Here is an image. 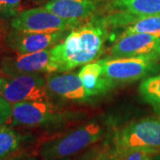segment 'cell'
Here are the masks:
<instances>
[{"label":"cell","instance_id":"obj_24","mask_svg":"<svg viewBox=\"0 0 160 160\" xmlns=\"http://www.w3.org/2000/svg\"><path fill=\"white\" fill-rule=\"evenodd\" d=\"M13 160H36L33 158H17V159H13Z\"/></svg>","mask_w":160,"mask_h":160},{"label":"cell","instance_id":"obj_26","mask_svg":"<svg viewBox=\"0 0 160 160\" xmlns=\"http://www.w3.org/2000/svg\"><path fill=\"white\" fill-rule=\"evenodd\" d=\"M4 81H5V78H2V77H0V88H1V86H2V85H3Z\"/></svg>","mask_w":160,"mask_h":160},{"label":"cell","instance_id":"obj_19","mask_svg":"<svg viewBox=\"0 0 160 160\" xmlns=\"http://www.w3.org/2000/svg\"><path fill=\"white\" fill-rule=\"evenodd\" d=\"M159 151L160 150L147 149H131L121 150L122 160H153L155 155L158 153Z\"/></svg>","mask_w":160,"mask_h":160},{"label":"cell","instance_id":"obj_6","mask_svg":"<svg viewBox=\"0 0 160 160\" xmlns=\"http://www.w3.org/2000/svg\"><path fill=\"white\" fill-rule=\"evenodd\" d=\"M84 22V21L60 17L42 6L20 12L12 19L11 27L29 32L71 31Z\"/></svg>","mask_w":160,"mask_h":160},{"label":"cell","instance_id":"obj_13","mask_svg":"<svg viewBox=\"0 0 160 160\" xmlns=\"http://www.w3.org/2000/svg\"><path fill=\"white\" fill-rule=\"evenodd\" d=\"M89 98L104 94L116 85L107 78L102 72V65L98 60L96 62L85 64L78 73Z\"/></svg>","mask_w":160,"mask_h":160},{"label":"cell","instance_id":"obj_9","mask_svg":"<svg viewBox=\"0 0 160 160\" xmlns=\"http://www.w3.org/2000/svg\"><path fill=\"white\" fill-rule=\"evenodd\" d=\"M69 31L29 32L12 29L6 36V45L16 54L37 52L52 48L63 40Z\"/></svg>","mask_w":160,"mask_h":160},{"label":"cell","instance_id":"obj_8","mask_svg":"<svg viewBox=\"0 0 160 160\" xmlns=\"http://www.w3.org/2000/svg\"><path fill=\"white\" fill-rule=\"evenodd\" d=\"M2 69L8 77L23 74H42L57 72L52 62L51 48L37 52L16 54L3 59Z\"/></svg>","mask_w":160,"mask_h":160},{"label":"cell","instance_id":"obj_15","mask_svg":"<svg viewBox=\"0 0 160 160\" xmlns=\"http://www.w3.org/2000/svg\"><path fill=\"white\" fill-rule=\"evenodd\" d=\"M22 136L8 125L0 126V160H8L17 152Z\"/></svg>","mask_w":160,"mask_h":160},{"label":"cell","instance_id":"obj_10","mask_svg":"<svg viewBox=\"0 0 160 160\" xmlns=\"http://www.w3.org/2000/svg\"><path fill=\"white\" fill-rule=\"evenodd\" d=\"M113 57H149L160 59V37L134 33L121 35L110 48Z\"/></svg>","mask_w":160,"mask_h":160},{"label":"cell","instance_id":"obj_11","mask_svg":"<svg viewBox=\"0 0 160 160\" xmlns=\"http://www.w3.org/2000/svg\"><path fill=\"white\" fill-rule=\"evenodd\" d=\"M46 87L52 96L55 95L67 101L84 102L90 99L82 80L76 73L48 75Z\"/></svg>","mask_w":160,"mask_h":160},{"label":"cell","instance_id":"obj_3","mask_svg":"<svg viewBox=\"0 0 160 160\" xmlns=\"http://www.w3.org/2000/svg\"><path fill=\"white\" fill-rule=\"evenodd\" d=\"M112 142L120 150H160V116L134 120L112 132Z\"/></svg>","mask_w":160,"mask_h":160},{"label":"cell","instance_id":"obj_25","mask_svg":"<svg viewBox=\"0 0 160 160\" xmlns=\"http://www.w3.org/2000/svg\"><path fill=\"white\" fill-rule=\"evenodd\" d=\"M58 160H77V158L75 157H71V158H62V159H58Z\"/></svg>","mask_w":160,"mask_h":160},{"label":"cell","instance_id":"obj_17","mask_svg":"<svg viewBox=\"0 0 160 160\" xmlns=\"http://www.w3.org/2000/svg\"><path fill=\"white\" fill-rule=\"evenodd\" d=\"M143 33L160 37V14L136 18L126 26L122 35Z\"/></svg>","mask_w":160,"mask_h":160},{"label":"cell","instance_id":"obj_14","mask_svg":"<svg viewBox=\"0 0 160 160\" xmlns=\"http://www.w3.org/2000/svg\"><path fill=\"white\" fill-rule=\"evenodd\" d=\"M110 6L115 12H120L136 18L160 14V0H111Z\"/></svg>","mask_w":160,"mask_h":160},{"label":"cell","instance_id":"obj_1","mask_svg":"<svg viewBox=\"0 0 160 160\" xmlns=\"http://www.w3.org/2000/svg\"><path fill=\"white\" fill-rule=\"evenodd\" d=\"M108 29L105 17H92L69 31L64 39L51 48L57 72H68L100 57L109 37Z\"/></svg>","mask_w":160,"mask_h":160},{"label":"cell","instance_id":"obj_12","mask_svg":"<svg viewBox=\"0 0 160 160\" xmlns=\"http://www.w3.org/2000/svg\"><path fill=\"white\" fill-rule=\"evenodd\" d=\"M45 7L60 17L86 21L97 11V0H48Z\"/></svg>","mask_w":160,"mask_h":160},{"label":"cell","instance_id":"obj_2","mask_svg":"<svg viewBox=\"0 0 160 160\" xmlns=\"http://www.w3.org/2000/svg\"><path fill=\"white\" fill-rule=\"evenodd\" d=\"M111 132L109 121L92 119L46 140L40 145L38 154L42 160L75 157L102 142Z\"/></svg>","mask_w":160,"mask_h":160},{"label":"cell","instance_id":"obj_21","mask_svg":"<svg viewBox=\"0 0 160 160\" xmlns=\"http://www.w3.org/2000/svg\"><path fill=\"white\" fill-rule=\"evenodd\" d=\"M12 104L0 96V126L7 125L11 119Z\"/></svg>","mask_w":160,"mask_h":160},{"label":"cell","instance_id":"obj_18","mask_svg":"<svg viewBox=\"0 0 160 160\" xmlns=\"http://www.w3.org/2000/svg\"><path fill=\"white\" fill-rule=\"evenodd\" d=\"M112 132L102 142L86 149L77 160H107L112 142Z\"/></svg>","mask_w":160,"mask_h":160},{"label":"cell","instance_id":"obj_7","mask_svg":"<svg viewBox=\"0 0 160 160\" xmlns=\"http://www.w3.org/2000/svg\"><path fill=\"white\" fill-rule=\"evenodd\" d=\"M103 75L115 85L131 83L144 78L156 67L157 59L149 57H111L99 60Z\"/></svg>","mask_w":160,"mask_h":160},{"label":"cell","instance_id":"obj_23","mask_svg":"<svg viewBox=\"0 0 160 160\" xmlns=\"http://www.w3.org/2000/svg\"><path fill=\"white\" fill-rule=\"evenodd\" d=\"M153 160H160V151L158 153L155 155L154 158H153Z\"/></svg>","mask_w":160,"mask_h":160},{"label":"cell","instance_id":"obj_5","mask_svg":"<svg viewBox=\"0 0 160 160\" xmlns=\"http://www.w3.org/2000/svg\"><path fill=\"white\" fill-rule=\"evenodd\" d=\"M0 96L12 104L22 102H51L46 78L41 74L8 77L0 88Z\"/></svg>","mask_w":160,"mask_h":160},{"label":"cell","instance_id":"obj_22","mask_svg":"<svg viewBox=\"0 0 160 160\" xmlns=\"http://www.w3.org/2000/svg\"><path fill=\"white\" fill-rule=\"evenodd\" d=\"M107 160H122V152L118 148L115 146L111 142V146L109 149Z\"/></svg>","mask_w":160,"mask_h":160},{"label":"cell","instance_id":"obj_20","mask_svg":"<svg viewBox=\"0 0 160 160\" xmlns=\"http://www.w3.org/2000/svg\"><path fill=\"white\" fill-rule=\"evenodd\" d=\"M22 0H0V15L3 17H14L20 12Z\"/></svg>","mask_w":160,"mask_h":160},{"label":"cell","instance_id":"obj_16","mask_svg":"<svg viewBox=\"0 0 160 160\" xmlns=\"http://www.w3.org/2000/svg\"><path fill=\"white\" fill-rule=\"evenodd\" d=\"M139 92L155 113L160 116V73L144 79L139 86Z\"/></svg>","mask_w":160,"mask_h":160},{"label":"cell","instance_id":"obj_4","mask_svg":"<svg viewBox=\"0 0 160 160\" xmlns=\"http://www.w3.org/2000/svg\"><path fill=\"white\" fill-rule=\"evenodd\" d=\"M74 117L51 102H22L12 104L8 124L27 127L58 126Z\"/></svg>","mask_w":160,"mask_h":160},{"label":"cell","instance_id":"obj_27","mask_svg":"<svg viewBox=\"0 0 160 160\" xmlns=\"http://www.w3.org/2000/svg\"><path fill=\"white\" fill-rule=\"evenodd\" d=\"M35 2H42V1H45V0H33Z\"/></svg>","mask_w":160,"mask_h":160}]
</instances>
